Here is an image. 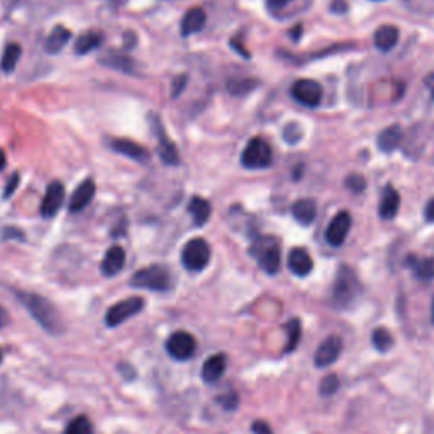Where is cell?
Here are the masks:
<instances>
[{"label":"cell","mask_w":434,"mask_h":434,"mask_svg":"<svg viewBox=\"0 0 434 434\" xmlns=\"http://www.w3.org/2000/svg\"><path fill=\"white\" fill-rule=\"evenodd\" d=\"M70 37H72V32L63 26H56L49 32V36L46 37L44 41V51L49 54H56L60 53L61 49L65 48V44L68 43Z\"/></svg>","instance_id":"cell-23"},{"label":"cell","mask_w":434,"mask_h":434,"mask_svg":"<svg viewBox=\"0 0 434 434\" xmlns=\"http://www.w3.org/2000/svg\"><path fill=\"white\" fill-rule=\"evenodd\" d=\"M20 53H23V49H20L19 44H16V43L7 44L6 51H4L2 54V61H0V68H2V72H6V73L14 72L16 65H18V61L20 58Z\"/></svg>","instance_id":"cell-29"},{"label":"cell","mask_w":434,"mask_h":434,"mask_svg":"<svg viewBox=\"0 0 434 434\" xmlns=\"http://www.w3.org/2000/svg\"><path fill=\"white\" fill-rule=\"evenodd\" d=\"M292 216L302 226L314 223L317 216V204L312 199H300L292 206Z\"/></svg>","instance_id":"cell-21"},{"label":"cell","mask_w":434,"mask_h":434,"mask_svg":"<svg viewBox=\"0 0 434 434\" xmlns=\"http://www.w3.org/2000/svg\"><path fill=\"white\" fill-rule=\"evenodd\" d=\"M254 85H256V82L249 80V78H237V80L229 82L228 90L235 95H241V94H246V92L253 90Z\"/></svg>","instance_id":"cell-34"},{"label":"cell","mask_w":434,"mask_h":434,"mask_svg":"<svg viewBox=\"0 0 434 434\" xmlns=\"http://www.w3.org/2000/svg\"><path fill=\"white\" fill-rule=\"evenodd\" d=\"M6 163H7L6 153H4L2 149H0V172H2V170H4V166H6Z\"/></svg>","instance_id":"cell-46"},{"label":"cell","mask_w":434,"mask_h":434,"mask_svg":"<svg viewBox=\"0 0 434 434\" xmlns=\"http://www.w3.org/2000/svg\"><path fill=\"white\" fill-rule=\"evenodd\" d=\"M331 11L336 12V14H343V12L348 11V4L345 0H333Z\"/></svg>","instance_id":"cell-40"},{"label":"cell","mask_w":434,"mask_h":434,"mask_svg":"<svg viewBox=\"0 0 434 434\" xmlns=\"http://www.w3.org/2000/svg\"><path fill=\"white\" fill-rule=\"evenodd\" d=\"M65 200V187L63 183L54 180L46 189L43 204H41V214L44 217H51L60 211L61 204Z\"/></svg>","instance_id":"cell-13"},{"label":"cell","mask_w":434,"mask_h":434,"mask_svg":"<svg viewBox=\"0 0 434 434\" xmlns=\"http://www.w3.org/2000/svg\"><path fill=\"white\" fill-rule=\"evenodd\" d=\"M400 209V195L399 192L394 189L392 185H387L383 189L382 200H380V207H378V214L382 219L390 221L397 216Z\"/></svg>","instance_id":"cell-18"},{"label":"cell","mask_w":434,"mask_h":434,"mask_svg":"<svg viewBox=\"0 0 434 434\" xmlns=\"http://www.w3.org/2000/svg\"><path fill=\"white\" fill-rule=\"evenodd\" d=\"M337 390H340V378H337V375L329 373L321 380L319 394L323 395V397H331V395H335Z\"/></svg>","instance_id":"cell-33"},{"label":"cell","mask_w":434,"mask_h":434,"mask_svg":"<svg viewBox=\"0 0 434 434\" xmlns=\"http://www.w3.org/2000/svg\"><path fill=\"white\" fill-rule=\"evenodd\" d=\"M100 63L111 66V68H114V70H119V72L135 73V61H132L129 56H126V54L107 53L106 56L100 60Z\"/></svg>","instance_id":"cell-28"},{"label":"cell","mask_w":434,"mask_h":434,"mask_svg":"<svg viewBox=\"0 0 434 434\" xmlns=\"http://www.w3.org/2000/svg\"><path fill=\"white\" fill-rule=\"evenodd\" d=\"M252 429L254 434H273L271 433V428L265 423V421H254Z\"/></svg>","instance_id":"cell-37"},{"label":"cell","mask_w":434,"mask_h":434,"mask_svg":"<svg viewBox=\"0 0 434 434\" xmlns=\"http://www.w3.org/2000/svg\"><path fill=\"white\" fill-rule=\"evenodd\" d=\"M211 261V246L202 237H195L183 246L182 265L189 271H202Z\"/></svg>","instance_id":"cell-5"},{"label":"cell","mask_w":434,"mask_h":434,"mask_svg":"<svg viewBox=\"0 0 434 434\" xmlns=\"http://www.w3.org/2000/svg\"><path fill=\"white\" fill-rule=\"evenodd\" d=\"M407 265L411 266L417 278L421 280H433L434 278V260L433 258H414L411 256L407 260Z\"/></svg>","instance_id":"cell-27"},{"label":"cell","mask_w":434,"mask_h":434,"mask_svg":"<svg viewBox=\"0 0 434 434\" xmlns=\"http://www.w3.org/2000/svg\"><path fill=\"white\" fill-rule=\"evenodd\" d=\"M185 83H187L185 75H182V77H178L177 80H175V83H173V97H177V95L180 94L183 89H185Z\"/></svg>","instance_id":"cell-41"},{"label":"cell","mask_w":434,"mask_h":434,"mask_svg":"<svg viewBox=\"0 0 434 434\" xmlns=\"http://www.w3.org/2000/svg\"><path fill=\"white\" fill-rule=\"evenodd\" d=\"M289 268L297 277H307L314 268V261H312L311 254L304 248H294L289 253Z\"/></svg>","instance_id":"cell-16"},{"label":"cell","mask_w":434,"mask_h":434,"mask_svg":"<svg viewBox=\"0 0 434 434\" xmlns=\"http://www.w3.org/2000/svg\"><path fill=\"white\" fill-rule=\"evenodd\" d=\"M431 323L434 324V299H433V307H431Z\"/></svg>","instance_id":"cell-47"},{"label":"cell","mask_w":434,"mask_h":434,"mask_svg":"<svg viewBox=\"0 0 434 434\" xmlns=\"http://www.w3.org/2000/svg\"><path fill=\"white\" fill-rule=\"evenodd\" d=\"M124 265H126V252L116 244L107 249L102 265H100V270H102L106 277H114V275H118L124 268Z\"/></svg>","instance_id":"cell-15"},{"label":"cell","mask_w":434,"mask_h":434,"mask_svg":"<svg viewBox=\"0 0 434 434\" xmlns=\"http://www.w3.org/2000/svg\"><path fill=\"white\" fill-rule=\"evenodd\" d=\"M249 254L256 260L260 268L268 275L278 273L282 265L280 244L273 236H260L253 241Z\"/></svg>","instance_id":"cell-3"},{"label":"cell","mask_w":434,"mask_h":434,"mask_svg":"<svg viewBox=\"0 0 434 434\" xmlns=\"http://www.w3.org/2000/svg\"><path fill=\"white\" fill-rule=\"evenodd\" d=\"M400 141H402L400 126H389L378 135V149L383 153H392L399 148Z\"/></svg>","instance_id":"cell-24"},{"label":"cell","mask_w":434,"mask_h":434,"mask_svg":"<svg viewBox=\"0 0 434 434\" xmlns=\"http://www.w3.org/2000/svg\"><path fill=\"white\" fill-rule=\"evenodd\" d=\"M65 434H94V424L87 416H78L66 426Z\"/></svg>","instance_id":"cell-32"},{"label":"cell","mask_w":434,"mask_h":434,"mask_svg":"<svg viewBox=\"0 0 434 434\" xmlns=\"http://www.w3.org/2000/svg\"><path fill=\"white\" fill-rule=\"evenodd\" d=\"M290 94L299 104H302V106L306 107H317L323 102L324 97L323 87L316 80H309V78H302V80L295 82L294 85H292Z\"/></svg>","instance_id":"cell-10"},{"label":"cell","mask_w":434,"mask_h":434,"mask_svg":"<svg viewBox=\"0 0 434 434\" xmlns=\"http://www.w3.org/2000/svg\"><path fill=\"white\" fill-rule=\"evenodd\" d=\"M424 214H426V219H428L429 223H434V197L429 200L428 206H426Z\"/></svg>","instance_id":"cell-42"},{"label":"cell","mask_w":434,"mask_h":434,"mask_svg":"<svg viewBox=\"0 0 434 434\" xmlns=\"http://www.w3.org/2000/svg\"><path fill=\"white\" fill-rule=\"evenodd\" d=\"M271 148L263 137H253L248 141L241 154V163L249 170H263L271 165Z\"/></svg>","instance_id":"cell-6"},{"label":"cell","mask_w":434,"mask_h":434,"mask_svg":"<svg viewBox=\"0 0 434 434\" xmlns=\"http://www.w3.org/2000/svg\"><path fill=\"white\" fill-rule=\"evenodd\" d=\"M292 0H266V6L270 11H280L283 7H287Z\"/></svg>","instance_id":"cell-38"},{"label":"cell","mask_w":434,"mask_h":434,"mask_svg":"<svg viewBox=\"0 0 434 434\" xmlns=\"http://www.w3.org/2000/svg\"><path fill=\"white\" fill-rule=\"evenodd\" d=\"M172 271L165 265H151L137 270L131 278V285L136 289H146L153 292H166L172 289Z\"/></svg>","instance_id":"cell-4"},{"label":"cell","mask_w":434,"mask_h":434,"mask_svg":"<svg viewBox=\"0 0 434 434\" xmlns=\"http://www.w3.org/2000/svg\"><path fill=\"white\" fill-rule=\"evenodd\" d=\"M219 402L223 404L224 409H229V411H231V409H236L237 406V397L236 394H229L226 399H219Z\"/></svg>","instance_id":"cell-39"},{"label":"cell","mask_w":434,"mask_h":434,"mask_svg":"<svg viewBox=\"0 0 434 434\" xmlns=\"http://www.w3.org/2000/svg\"><path fill=\"white\" fill-rule=\"evenodd\" d=\"M231 46H232V48L236 49V51H240V54H243L244 58H249V53L246 51V49H243V44H241V43H237L236 39H232V41H231Z\"/></svg>","instance_id":"cell-43"},{"label":"cell","mask_w":434,"mask_h":434,"mask_svg":"<svg viewBox=\"0 0 434 434\" xmlns=\"http://www.w3.org/2000/svg\"><path fill=\"white\" fill-rule=\"evenodd\" d=\"M341 352H343V340L340 336H329L317 348L314 354V365L317 368H326L340 358Z\"/></svg>","instance_id":"cell-11"},{"label":"cell","mask_w":434,"mask_h":434,"mask_svg":"<svg viewBox=\"0 0 434 434\" xmlns=\"http://www.w3.org/2000/svg\"><path fill=\"white\" fill-rule=\"evenodd\" d=\"M285 331H287L285 353H292L300 343V336H302V324H300L299 319H290L289 323L285 324Z\"/></svg>","instance_id":"cell-30"},{"label":"cell","mask_w":434,"mask_h":434,"mask_svg":"<svg viewBox=\"0 0 434 434\" xmlns=\"http://www.w3.org/2000/svg\"><path fill=\"white\" fill-rule=\"evenodd\" d=\"M349 228H352V216H349V212H337L333 217L331 223H329L328 229H326V241L331 246H341L345 243L346 236H348Z\"/></svg>","instance_id":"cell-12"},{"label":"cell","mask_w":434,"mask_h":434,"mask_svg":"<svg viewBox=\"0 0 434 434\" xmlns=\"http://www.w3.org/2000/svg\"><path fill=\"white\" fill-rule=\"evenodd\" d=\"M144 307V300L141 297H128L120 302L114 304L111 309L107 311L106 314V324L108 328H118L128 321L129 317H135L143 311Z\"/></svg>","instance_id":"cell-8"},{"label":"cell","mask_w":434,"mask_h":434,"mask_svg":"<svg viewBox=\"0 0 434 434\" xmlns=\"http://www.w3.org/2000/svg\"><path fill=\"white\" fill-rule=\"evenodd\" d=\"M95 195V183L90 178L83 180L77 190L73 192L72 200H70V211L80 212L92 202Z\"/></svg>","instance_id":"cell-19"},{"label":"cell","mask_w":434,"mask_h":434,"mask_svg":"<svg viewBox=\"0 0 434 434\" xmlns=\"http://www.w3.org/2000/svg\"><path fill=\"white\" fill-rule=\"evenodd\" d=\"M151 128H153V135L156 136L158 141V154H160L161 161L166 163V165H178L180 163V154H178L177 146L172 143L168 136H166L165 129H163V124L158 116L151 114Z\"/></svg>","instance_id":"cell-9"},{"label":"cell","mask_w":434,"mask_h":434,"mask_svg":"<svg viewBox=\"0 0 434 434\" xmlns=\"http://www.w3.org/2000/svg\"><path fill=\"white\" fill-rule=\"evenodd\" d=\"M189 212H190V216L194 217L195 226H204V224L209 221V217H211L212 207L206 199L194 197L189 204Z\"/></svg>","instance_id":"cell-26"},{"label":"cell","mask_w":434,"mask_h":434,"mask_svg":"<svg viewBox=\"0 0 434 434\" xmlns=\"http://www.w3.org/2000/svg\"><path fill=\"white\" fill-rule=\"evenodd\" d=\"M19 302L27 309L32 319L36 321L41 328L49 335H61L63 331V321H61L60 312L54 307L51 300H48L43 295L35 294V292H16Z\"/></svg>","instance_id":"cell-1"},{"label":"cell","mask_w":434,"mask_h":434,"mask_svg":"<svg viewBox=\"0 0 434 434\" xmlns=\"http://www.w3.org/2000/svg\"><path fill=\"white\" fill-rule=\"evenodd\" d=\"M361 290V282L354 270L343 265L337 270L335 285H333V304L337 309H349L360 299Z\"/></svg>","instance_id":"cell-2"},{"label":"cell","mask_w":434,"mask_h":434,"mask_svg":"<svg viewBox=\"0 0 434 434\" xmlns=\"http://www.w3.org/2000/svg\"><path fill=\"white\" fill-rule=\"evenodd\" d=\"M2 360H4V353H2V349H0V363H2Z\"/></svg>","instance_id":"cell-48"},{"label":"cell","mask_w":434,"mask_h":434,"mask_svg":"<svg viewBox=\"0 0 434 434\" xmlns=\"http://www.w3.org/2000/svg\"><path fill=\"white\" fill-rule=\"evenodd\" d=\"M18 185H19V173H14L9 178V182H7L6 190H4V199H9L12 195V192L18 189Z\"/></svg>","instance_id":"cell-36"},{"label":"cell","mask_w":434,"mask_h":434,"mask_svg":"<svg viewBox=\"0 0 434 434\" xmlns=\"http://www.w3.org/2000/svg\"><path fill=\"white\" fill-rule=\"evenodd\" d=\"M345 185H346V189L352 190L353 194H361V192L365 190V187H366V180L361 177V175L353 173V175H349L348 178H346Z\"/></svg>","instance_id":"cell-35"},{"label":"cell","mask_w":434,"mask_h":434,"mask_svg":"<svg viewBox=\"0 0 434 434\" xmlns=\"http://www.w3.org/2000/svg\"><path fill=\"white\" fill-rule=\"evenodd\" d=\"M111 146L112 149H116V151L124 154V156L131 158V160L136 161H148L149 160V153L148 149L143 148V146H140L135 141H129V140H111Z\"/></svg>","instance_id":"cell-20"},{"label":"cell","mask_w":434,"mask_h":434,"mask_svg":"<svg viewBox=\"0 0 434 434\" xmlns=\"http://www.w3.org/2000/svg\"><path fill=\"white\" fill-rule=\"evenodd\" d=\"M373 43L375 48H378L380 51H390L395 44L399 43V29L390 24L378 27L373 35Z\"/></svg>","instance_id":"cell-22"},{"label":"cell","mask_w":434,"mask_h":434,"mask_svg":"<svg viewBox=\"0 0 434 434\" xmlns=\"http://www.w3.org/2000/svg\"><path fill=\"white\" fill-rule=\"evenodd\" d=\"M104 43V35L99 31H87L78 37L75 43V53L77 54H87L94 49H97L100 44Z\"/></svg>","instance_id":"cell-25"},{"label":"cell","mask_w":434,"mask_h":434,"mask_svg":"<svg viewBox=\"0 0 434 434\" xmlns=\"http://www.w3.org/2000/svg\"><path fill=\"white\" fill-rule=\"evenodd\" d=\"M165 348L173 360L185 361L194 356L195 349H197V340L189 331H175L166 340Z\"/></svg>","instance_id":"cell-7"},{"label":"cell","mask_w":434,"mask_h":434,"mask_svg":"<svg viewBox=\"0 0 434 434\" xmlns=\"http://www.w3.org/2000/svg\"><path fill=\"white\" fill-rule=\"evenodd\" d=\"M300 32H302V26H300V24H297V26H295V27L290 31L292 39H294V41H299V39H300Z\"/></svg>","instance_id":"cell-44"},{"label":"cell","mask_w":434,"mask_h":434,"mask_svg":"<svg viewBox=\"0 0 434 434\" xmlns=\"http://www.w3.org/2000/svg\"><path fill=\"white\" fill-rule=\"evenodd\" d=\"M371 343H373L375 349L380 353H387L394 346V336L390 335L389 329L377 328L371 335Z\"/></svg>","instance_id":"cell-31"},{"label":"cell","mask_w":434,"mask_h":434,"mask_svg":"<svg viewBox=\"0 0 434 434\" xmlns=\"http://www.w3.org/2000/svg\"><path fill=\"white\" fill-rule=\"evenodd\" d=\"M206 23H207L206 11H204L202 7H192V9L185 12V16H183L182 19V26H180L182 36H190L194 35V32L202 31Z\"/></svg>","instance_id":"cell-17"},{"label":"cell","mask_w":434,"mask_h":434,"mask_svg":"<svg viewBox=\"0 0 434 434\" xmlns=\"http://www.w3.org/2000/svg\"><path fill=\"white\" fill-rule=\"evenodd\" d=\"M228 358L224 353H217L214 356L207 358L202 365V378L206 383L219 382L221 377L226 373Z\"/></svg>","instance_id":"cell-14"},{"label":"cell","mask_w":434,"mask_h":434,"mask_svg":"<svg viewBox=\"0 0 434 434\" xmlns=\"http://www.w3.org/2000/svg\"><path fill=\"white\" fill-rule=\"evenodd\" d=\"M7 321H9V316H7L6 309H4V307H0V329H2L4 326L7 324Z\"/></svg>","instance_id":"cell-45"}]
</instances>
